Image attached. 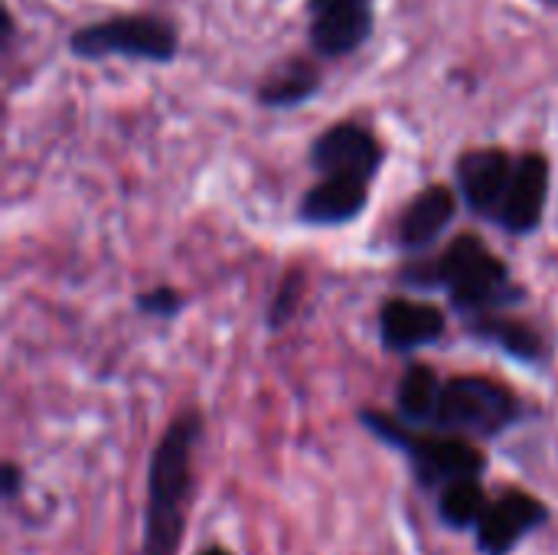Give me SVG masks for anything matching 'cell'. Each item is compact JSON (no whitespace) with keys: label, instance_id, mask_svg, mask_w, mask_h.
I'll use <instances>...</instances> for the list:
<instances>
[{"label":"cell","instance_id":"obj_12","mask_svg":"<svg viewBox=\"0 0 558 555\" xmlns=\"http://www.w3.org/2000/svg\"><path fill=\"white\" fill-rule=\"evenodd\" d=\"M458 213V200L448 186L432 183L428 190H422L418 196L409 200V206L399 216L396 226V239L402 252H422L428 249L454 219Z\"/></svg>","mask_w":558,"mask_h":555},{"label":"cell","instance_id":"obj_16","mask_svg":"<svg viewBox=\"0 0 558 555\" xmlns=\"http://www.w3.org/2000/svg\"><path fill=\"white\" fill-rule=\"evenodd\" d=\"M445 383L425 363H412L399 383V412L409 425H435Z\"/></svg>","mask_w":558,"mask_h":555},{"label":"cell","instance_id":"obj_8","mask_svg":"<svg viewBox=\"0 0 558 555\" xmlns=\"http://www.w3.org/2000/svg\"><path fill=\"white\" fill-rule=\"evenodd\" d=\"M513 170H517V160L504 147H474L461 154L454 173H458V190L464 203L471 206V213L484 219H497L504 196L510 190Z\"/></svg>","mask_w":558,"mask_h":555},{"label":"cell","instance_id":"obj_7","mask_svg":"<svg viewBox=\"0 0 558 555\" xmlns=\"http://www.w3.org/2000/svg\"><path fill=\"white\" fill-rule=\"evenodd\" d=\"M307 39L324 59L356 52L373 33V0H307Z\"/></svg>","mask_w":558,"mask_h":555},{"label":"cell","instance_id":"obj_11","mask_svg":"<svg viewBox=\"0 0 558 555\" xmlns=\"http://www.w3.org/2000/svg\"><path fill=\"white\" fill-rule=\"evenodd\" d=\"M441 334H445V314L435 304L409 301V298H392L383 304L379 337L386 350L409 353L441 340Z\"/></svg>","mask_w":558,"mask_h":555},{"label":"cell","instance_id":"obj_13","mask_svg":"<svg viewBox=\"0 0 558 555\" xmlns=\"http://www.w3.org/2000/svg\"><path fill=\"white\" fill-rule=\"evenodd\" d=\"M369 203V183L353 177H320L301 200V222L307 226H347Z\"/></svg>","mask_w":558,"mask_h":555},{"label":"cell","instance_id":"obj_14","mask_svg":"<svg viewBox=\"0 0 558 555\" xmlns=\"http://www.w3.org/2000/svg\"><path fill=\"white\" fill-rule=\"evenodd\" d=\"M471 337H477L481 343H494L500 347L507 357L520 360V363H530V366H543L549 350H546V340L523 321H513L507 317L504 311L497 314H484V317H471L464 321Z\"/></svg>","mask_w":558,"mask_h":555},{"label":"cell","instance_id":"obj_19","mask_svg":"<svg viewBox=\"0 0 558 555\" xmlns=\"http://www.w3.org/2000/svg\"><path fill=\"white\" fill-rule=\"evenodd\" d=\"M180 307H183V298L173 288H150L137 298V311H144L147 317H160V321L177 317Z\"/></svg>","mask_w":558,"mask_h":555},{"label":"cell","instance_id":"obj_3","mask_svg":"<svg viewBox=\"0 0 558 555\" xmlns=\"http://www.w3.org/2000/svg\"><path fill=\"white\" fill-rule=\"evenodd\" d=\"M363 425L373 429L392 448L405 451V458L415 468V478L425 487L445 491L458 481H477L487 464V458L471 442L454 435H415L383 412H363Z\"/></svg>","mask_w":558,"mask_h":555},{"label":"cell","instance_id":"obj_20","mask_svg":"<svg viewBox=\"0 0 558 555\" xmlns=\"http://www.w3.org/2000/svg\"><path fill=\"white\" fill-rule=\"evenodd\" d=\"M20 484H23L20 468H16V464H3V497H7V500H16Z\"/></svg>","mask_w":558,"mask_h":555},{"label":"cell","instance_id":"obj_4","mask_svg":"<svg viewBox=\"0 0 558 555\" xmlns=\"http://www.w3.org/2000/svg\"><path fill=\"white\" fill-rule=\"evenodd\" d=\"M69 49L82 59H147V62H170L180 49L177 26L157 13H121L114 20L88 23L69 36Z\"/></svg>","mask_w":558,"mask_h":555},{"label":"cell","instance_id":"obj_6","mask_svg":"<svg viewBox=\"0 0 558 555\" xmlns=\"http://www.w3.org/2000/svg\"><path fill=\"white\" fill-rule=\"evenodd\" d=\"M383 157L386 154L376 134L356 121H340L327 128L311 147V164L320 177H353L363 183L376 177Z\"/></svg>","mask_w":558,"mask_h":555},{"label":"cell","instance_id":"obj_21","mask_svg":"<svg viewBox=\"0 0 558 555\" xmlns=\"http://www.w3.org/2000/svg\"><path fill=\"white\" fill-rule=\"evenodd\" d=\"M199 555H229L226 550H206V553H199Z\"/></svg>","mask_w":558,"mask_h":555},{"label":"cell","instance_id":"obj_18","mask_svg":"<svg viewBox=\"0 0 558 555\" xmlns=\"http://www.w3.org/2000/svg\"><path fill=\"white\" fill-rule=\"evenodd\" d=\"M301 294H304V272H288L281 288H278V294H275V301H271V311H268V327L271 330L284 327L294 317Z\"/></svg>","mask_w":558,"mask_h":555},{"label":"cell","instance_id":"obj_5","mask_svg":"<svg viewBox=\"0 0 558 555\" xmlns=\"http://www.w3.org/2000/svg\"><path fill=\"white\" fill-rule=\"evenodd\" d=\"M517 419H520V402L507 386L484 376H458L445 383L435 425L461 435L497 438Z\"/></svg>","mask_w":558,"mask_h":555},{"label":"cell","instance_id":"obj_15","mask_svg":"<svg viewBox=\"0 0 558 555\" xmlns=\"http://www.w3.org/2000/svg\"><path fill=\"white\" fill-rule=\"evenodd\" d=\"M320 92V69L307 59H291L278 65L262 85H258V101L265 108H294L304 105Z\"/></svg>","mask_w":558,"mask_h":555},{"label":"cell","instance_id":"obj_9","mask_svg":"<svg viewBox=\"0 0 558 555\" xmlns=\"http://www.w3.org/2000/svg\"><path fill=\"white\" fill-rule=\"evenodd\" d=\"M546 196H549V160L543 154H523L517 157L510 190L494 222L504 226L510 236H530L543 222Z\"/></svg>","mask_w":558,"mask_h":555},{"label":"cell","instance_id":"obj_10","mask_svg":"<svg viewBox=\"0 0 558 555\" xmlns=\"http://www.w3.org/2000/svg\"><path fill=\"white\" fill-rule=\"evenodd\" d=\"M546 520H549V510L533 494L510 491L500 500H494L487 514L481 517L477 546L487 555H510L523 536L536 533Z\"/></svg>","mask_w":558,"mask_h":555},{"label":"cell","instance_id":"obj_1","mask_svg":"<svg viewBox=\"0 0 558 555\" xmlns=\"http://www.w3.org/2000/svg\"><path fill=\"white\" fill-rule=\"evenodd\" d=\"M203 438V419L183 412L163 432L150 455L147 474V510H144V546L141 555H177L183 523L193 497V455Z\"/></svg>","mask_w":558,"mask_h":555},{"label":"cell","instance_id":"obj_17","mask_svg":"<svg viewBox=\"0 0 558 555\" xmlns=\"http://www.w3.org/2000/svg\"><path fill=\"white\" fill-rule=\"evenodd\" d=\"M487 494L477 481H458V484H448L441 491V500H438V517L445 527L451 530H477L481 517L487 514Z\"/></svg>","mask_w":558,"mask_h":555},{"label":"cell","instance_id":"obj_2","mask_svg":"<svg viewBox=\"0 0 558 555\" xmlns=\"http://www.w3.org/2000/svg\"><path fill=\"white\" fill-rule=\"evenodd\" d=\"M402 278L415 288H445L464 321L497 314L523 301V288L510 278V268L481 236L471 232L458 236L435 262L405 268Z\"/></svg>","mask_w":558,"mask_h":555},{"label":"cell","instance_id":"obj_22","mask_svg":"<svg viewBox=\"0 0 558 555\" xmlns=\"http://www.w3.org/2000/svg\"><path fill=\"white\" fill-rule=\"evenodd\" d=\"M549 3H558V0H549Z\"/></svg>","mask_w":558,"mask_h":555}]
</instances>
